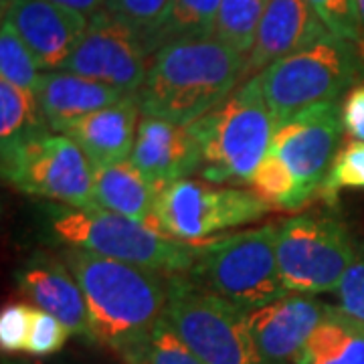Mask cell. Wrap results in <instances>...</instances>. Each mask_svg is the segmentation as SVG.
I'll list each match as a JSON object with an SVG mask.
<instances>
[{
	"label": "cell",
	"instance_id": "obj_1",
	"mask_svg": "<svg viewBox=\"0 0 364 364\" xmlns=\"http://www.w3.org/2000/svg\"><path fill=\"white\" fill-rule=\"evenodd\" d=\"M245 65L215 35L170 41L154 53L136 102L142 116L191 126L231 95Z\"/></svg>",
	"mask_w": 364,
	"mask_h": 364
},
{
	"label": "cell",
	"instance_id": "obj_2",
	"mask_svg": "<svg viewBox=\"0 0 364 364\" xmlns=\"http://www.w3.org/2000/svg\"><path fill=\"white\" fill-rule=\"evenodd\" d=\"M59 257L85 296L95 342L124 352L162 318L168 298L164 275L79 247L61 249Z\"/></svg>",
	"mask_w": 364,
	"mask_h": 364
},
{
	"label": "cell",
	"instance_id": "obj_3",
	"mask_svg": "<svg viewBox=\"0 0 364 364\" xmlns=\"http://www.w3.org/2000/svg\"><path fill=\"white\" fill-rule=\"evenodd\" d=\"M49 233L65 247H79L160 275H184L196 261V243H184L140 221L104 208L53 205Z\"/></svg>",
	"mask_w": 364,
	"mask_h": 364
},
{
	"label": "cell",
	"instance_id": "obj_4",
	"mask_svg": "<svg viewBox=\"0 0 364 364\" xmlns=\"http://www.w3.org/2000/svg\"><path fill=\"white\" fill-rule=\"evenodd\" d=\"M188 128L200 146L198 172L205 181L249 184L272 148L277 126L255 75Z\"/></svg>",
	"mask_w": 364,
	"mask_h": 364
},
{
	"label": "cell",
	"instance_id": "obj_5",
	"mask_svg": "<svg viewBox=\"0 0 364 364\" xmlns=\"http://www.w3.org/2000/svg\"><path fill=\"white\" fill-rule=\"evenodd\" d=\"M279 225H263L221 239L196 243L188 275L196 286L249 312L289 294L277 265Z\"/></svg>",
	"mask_w": 364,
	"mask_h": 364
},
{
	"label": "cell",
	"instance_id": "obj_6",
	"mask_svg": "<svg viewBox=\"0 0 364 364\" xmlns=\"http://www.w3.org/2000/svg\"><path fill=\"white\" fill-rule=\"evenodd\" d=\"M358 73L352 43L330 31L259 73L275 126L316 104L336 102Z\"/></svg>",
	"mask_w": 364,
	"mask_h": 364
},
{
	"label": "cell",
	"instance_id": "obj_7",
	"mask_svg": "<svg viewBox=\"0 0 364 364\" xmlns=\"http://www.w3.org/2000/svg\"><path fill=\"white\" fill-rule=\"evenodd\" d=\"M164 320L205 364H263L249 332L247 312L198 287L188 275H170Z\"/></svg>",
	"mask_w": 364,
	"mask_h": 364
},
{
	"label": "cell",
	"instance_id": "obj_8",
	"mask_svg": "<svg viewBox=\"0 0 364 364\" xmlns=\"http://www.w3.org/2000/svg\"><path fill=\"white\" fill-rule=\"evenodd\" d=\"M275 251L287 291L306 296L336 291L356 257L346 227L320 215H298L279 223Z\"/></svg>",
	"mask_w": 364,
	"mask_h": 364
},
{
	"label": "cell",
	"instance_id": "obj_9",
	"mask_svg": "<svg viewBox=\"0 0 364 364\" xmlns=\"http://www.w3.org/2000/svg\"><path fill=\"white\" fill-rule=\"evenodd\" d=\"M2 176L26 195L51 198L69 207L95 208V168L65 134L45 132L2 154Z\"/></svg>",
	"mask_w": 364,
	"mask_h": 364
},
{
	"label": "cell",
	"instance_id": "obj_10",
	"mask_svg": "<svg viewBox=\"0 0 364 364\" xmlns=\"http://www.w3.org/2000/svg\"><path fill=\"white\" fill-rule=\"evenodd\" d=\"M272 208L255 193L207 182H174L158 195L160 229L184 243H203L213 235L261 221Z\"/></svg>",
	"mask_w": 364,
	"mask_h": 364
},
{
	"label": "cell",
	"instance_id": "obj_11",
	"mask_svg": "<svg viewBox=\"0 0 364 364\" xmlns=\"http://www.w3.org/2000/svg\"><path fill=\"white\" fill-rule=\"evenodd\" d=\"M154 53L148 35L104 9L91 16L83 39L61 71L95 79L124 91L126 95H136L142 87Z\"/></svg>",
	"mask_w": 364,
	"mask_h": 364
},
{
	"label": "cell",
	"instance_id": "obj_12",
	"mask_svg": "<svg viewBox=\"0 0 364 364\" xmlns=\"http://www.w3.org/2000/svg\"><path fill=\"white\" fill-rule=\"evenodd\" d=\"M342 132L338 102L316 104L279 124L269 150L286 162L306 191L314 195L322 188L338 156Z\"/></svg>",
	"mask_w": 364,
	"mask_h": 364
},
{
	"label": "cell",
	"instance_id": "obj_13",
	"mask_svg": "<svg viewBox=\"0 0 364 364\" xmlns=\"http://www.w3.org/2000/svg\"><path fill=\"white\" fill-rule=\"evenodd\" d=\"M328 306L289 291L247 312V326L263 364H296Z\"/></svg>",
	"mask_w": 364,
	"mask_h": 364
},
{
	"label": "cell",
	"instance_id": "obj_14",
	"mask_svg": "<svg viewBox=\"0 0 364 364\" xmlns=\"http://www.w3.org/2000/svg\"><path fill=\"white\" fill-rule=\"evenodd\" d=\"M2 18L33 51L45 71H59L83 39L90 18L51 0H9Z\"/></svg>",
	"mask_w": 364,
	"mask_h": 364
},
{
	"label": "cell",
	"instance_id": "obj_15",
	"mask_svg": "<svg viewBox=\"0 0 364 364\" xmlns=\"http://www.w3.org/2000/svg\"><path fill=\"white\" fill-rule=\"evenodd\" d=\"M14 279L18 291L35 308L55 316L71 334L93 340L85 296L75 275L59 255L35 253L18 267Z\"/></svg>",
	"mask_w": 364,
	"mask_h": 364
},
{
	"label": "cell",
	"instance_id": "obj_16",
	"mask_svg": "<svg viewBox=\"0 0 364 364\" xmlns=\"http://www.w3.org/2000/svg\"><path fill=\"white\" fill-rule=\"evenodd\" d=\"M130 160L160 195L174 182L198 172L203 156L188 126L144 116Z\"/></svg>",
	"mask_w": 364,
	"mask_h": 364
},
{
	"label": "cell",
	"instance_id": "obj_17",
	"mask_svg": "<svg viewBox=\"0 0 364 364\" xmlns=\"http://www.w3.org/2000/svg\"><path fill=\"white\" fill-rule=\"evenodd\" d=\"M328 33L308 0H265L255 45L247 55L245 77H255Z\"/></svg>",
	"mask_w": 364,
	"mask_h": 364
},
{
	"label": "cell",
	"instance_id": "obj_18",
	"mask_svg": "<svg viewBox=\"0 0 364 364\" xmlns=\"http://www.w3.org/2000/svg\"><path fill=\"white\" fill-rule=\"evenodd\" d=\"M140 114L142 112L136 95H128L117 104L69 122L59 134H65L77 144L93 168H102L130 160L138 136Z\"/></svg>",
	"mask_w": 364,
	"mask_h": 364
},
{
	"label": "cell",
	"instance_id": "obj_19",
	"mask_svg": "<svg viewBox=\"0 0 364 364\" xmlns=\"http://www.w3.org/2000/svg\"><path fill=\"white\" fill-rule=\"evenodd\" d=\"M35 95L49 128L59 132L65 124L104 109L128 97L124 91L71 71L41 73Z\"/></svg>",
	"mask_w": 364,
	"mask_h": 364
},
{
	"label": "cell",
	"instance_id": "obj_20",
	"mask_svg": "<svg viewBox=\"0 0 364 364\" xmlns=\"http://www.w3.org/2000/svg\"><path fill=\"white\" fill-rule=\"evenodd\" d=\"M93 200H95V208H104L109 213L140 221L164 233L160 229L156 215L158 191L132 164V160L95 168Z\"/></svg>",
	"mask_w": 364,
	"mask_h": 364
},
{
	"label": "cell",
	"instance_id": "obj_21",
	"mask_svg": "<svg viewBox=\"0 0 364 364\" xmlns=\"http://www.w3.org/2000/svg\"><path fill=\"white\" fill-rule=\"evenodd\" d=\"M296 364H364V322L328 306Z\"/></svg>",
	"mask_w": 364,
	"mask_h": 364
},
{
	"label": "cell",
	"instance_id": "obj_22",
	"mask_svg": "<svg viewBox=\"0 0 364 364\" xmlns=\"http://www.w3.org/2000/svg\"><path fill=\"white\" fill-rule=\"evenodd\" d=\"M49 130L35 91L0 79V154H9Z\"/></svg>",
	"mask_w": 364,
	"mask_h": 364
},
{
	"label": "cell",
	"instance_id": "obj_23",
	"mask_svg": "<svg viewBox=\"0 0 364 364\" xmlns=\"http://www.w3.org/2000/svg\"><path fill=\"white\" fill-rule=\"evenodd\" d=\"M249 186L269 207L282 208V210H298L312 196L296 178V174L289 170L286 162L277 154H273L272 150L255 168Z\"/></svg>",
	"mask_w": 364,
	"mask_h": 364
},
{
	"label": "cell",
	"instance_id": "obj_24",
	"mask_svg": "<svg viewBox=\"0 0 364 364\" xmlns=\"http://www.w3.org/2000/svg\"><path fill=\"white\" fill-rule=\"evenodd\" d=\"M219 6L221 0H172L166 21L150 37L154 49L170 41L213 35Z\"/></svg>",
	"mask_w": 364,
	"mask_h": 364
},
{
	"label": "cell",
	"instance_id": "obj_25",
	"mask_svg": "<svg viewBox=\"0 0 364 364\" xmlns=\"http://www.w3.org/2000/svg\"><path fill=\"white\" fill-rule=\"evenodd\" d=\"M119 356L126 364H205L176 336L164 316Z\"/></svg>",
	"mask_w": 364,
	"mask_h": 364
},
{
	"label": "cell",
	"instance_id": "obj_26",
	"mask_svg": "<svg viewBox=\"0 0 364 364\" xmlns=\"http://www.w3.org/2000/svg\"><path fill=\"white\" fill-rule=\"evenodd\" d=\"M265 0H221L213 35L247 57L257 37Z\"/></svg>",
	"mask_w": 364,
	"mask_h": 364
},
{
	"label": "cell",
	"instance_id": "obj_27",
	"mask_svg": "<svg viewBox=\"0 0 364 364\" xmlns=\"http://www.w3.org/2000/svg\"><path fill=\"white\" fill-rule=\"evenodd\" d=\"M0 77L31 91H35L41 79V67L35 55L4 18L0 28Z\"/></svg>",
	"mask_w": 364,
	"mask_h": 364
},
{
	"label": "cell",
	"instance_id": "obj_28",
	"mask_svg": "<svg viewBox=\"0 0 364 364\" xmlns=\"http://www.w3.org/2000/svg\"><path fill=\"white\" fill-rule=\"evenodd\" d=\"M170 4H172V0H107L105 11L134 28H138L150 39L166 21Z\"/></svg>",
	"mask_w": 364,
	"mask_h": 364
},
{
	"label": "cell",
	"instance_id": "obj_29",
	"mask_svg": "<svg viewBox=\"0 0 364 364\" xmlns=\"http://www.w3.org/2000/svg\"><path fill=\"white\" fill-rule=\"evenodd\" d=\"M308 2L332 35L348 43H358L363 39L364 31L356 0H308Z\"/></svg>",
	"mask_w": 364,
	"mask_h": 364
},
{
	"label": "cell",
	"instance_id": "obj_30",
	"mask_svg": "<svg viewBox=\"0 0 364 364\" xmlns=\"http://www.w3.org/2000/svg\"><path fill=\"white\" fill-rule=\"evenodd\" d=\"M342 188H364V142H352L340 150L320 191L332 198Z\"/></svg>",
	"mask_w": 364,
	"mask_h": 364
},
{
	"label": "cell",
	"instance_id": "obj_31",
	"mask_svg": "<svg viewBox=\"0 0 364 364\" xmlns=\"http://www.w3.org/2000/svg\"><path fill=\"white\" fill-rule=\"evenodd\" d=\"M71 330L63 322L45 310L33 308L31 310V330L26 340L25 352L33 356H49L65 346Z\"/></svg>",
	"mask_w": 364,
	"mask_h": 364
},
{
	"label": "cell",
	"instance_id": "obj_32",
	"mask_svg": "<svg viewBox=\"0 0 364 364\" xmlns=\"http://www.w3.org/2000/svg\"><path fill=\"white\" fill-rule=\"evenodd\" d=\"M336 294L340 310L364 322V245L356 247V257L344 273Z\"/></svg>",
	"mask_w": 364,
	"mask_h": 364
},
{
	"label": "cell",
	"instance_id": "obj_33",
	"mask_svg": "<svg viewBox=\"0 0 364 364\" xmlns=\"http://www.w3.org/2000/svg\"><path fill=\"white\" fill-rule=\"evenodd\" d=\"M31 306L9 304L0 314V346L4 352L25 350L31 330Z\"/></svg>",
	"mask_w": 364,
	"mask_h": 364
},
{
	"label": "cell",
	"instance_id": "obj_34",
	"mask_svg": "<svg viewBox=\"0 0 364 364\" xmlns=\"http://www.w3.org/2000/svg\"><path fill=\"white\" fill-rule=\"evenodd\" d=\"M342 124L344 132L356 142H364V85L354 87L346 95L342 104Z\"/></svg>",
	"mask_w": 364,
	"mask_h": 364
},
{
	"label": "cell",
	"instance_id": "obj_35",
	"mask_svg": "<svg viewBox=\"0 0 364 364\" xmlns=\"http://www.w3.org/2000/svg\"><path fill=\"white\" fill-rule=\"evenodd\" d=\"M51 2H57L61 6H67L71 11H77V13L85 14L87 18H91L93 14L104 11L107 0H51Z\"/></svg>",
	"mask_w": 364,
	"mask_h": 364
},
{
	"label": "cell",
	"instance_id": "obj_36",
	"mask_svg": "<svg viewBox=\"0 0 364 364\" xmlns=\"http://www.w3.org/2000/svg\"><path fill=\"white\" fill-rule=\"evenodd\" d=\"M356 4H358V14H360V25H363V31H364V0H356Z\"/></svg>",
	"mask_w": 364,
	"mask_h": 364
},
{
	"label": "cell",
	"instance_id": "obj_37",
	"mask_svg": "<svg viewBox=\"0 0 364 364\" xmlns=\"http://www.w3.org/2000/svg\"><path fill=\"white\" fill-rule=\"evenodd\" d=\"M2 364H28L26 360H14V358H9V360H4Z\"/></svg>",
	"mask_w": 364,
	"mask_h": 364
}]
</instances>
